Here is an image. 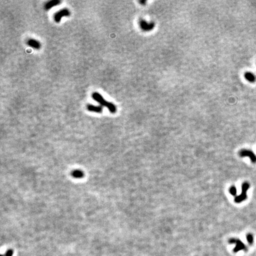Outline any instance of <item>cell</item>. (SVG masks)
Returning <instances> with one entry per match:
<instances>
[{
    "instance_id": "cell-1",
    "label": "cell",
    "mask_w": 256,
    "mask_h": 256,
    "mask_svg": "<svg viewBox=\"0 0 256 256\" xmlns=\"http://www.w3.org/2000/svg\"><path fill=\"white\" fill-rule=\"evenodd\" d=\"M92 97L95 101L98 102L101 106L106 107L110 113H115L116 112L117 108H116V106L113 103H112L111 102H108L107 100H106L103 97V96L100 94H99L98 93H97V92L93 93L92 94Z\"/></svg>"
},
{
    "instance_id": "cell-2",
    "label": "cell",
    "mask_w": 256,
    "mask_h": 256,
    "mask_svg": "<svg viewBox=\"0 0 256 256\" xmlns=\"http://www.w3.org/2000/svg\"><path fill=\"white\" fill-rule=\"evenodd\" d=\"M71 13L68 9H62L56 12L54 15V20L56 23H59L64 17H69Z\"/></svg>"
},
{
    "instance_id": "cell-3",
    "label": "cell",
    "mask_w": 256,
    "mask_h": 256,
    "mask_svg": "<svg viewBox=\"0 0 256 256\" xmlns=\"http://www.w3.org/2000/svg\"><path fill=\"white\" fill-rule=\"evenodd\" d=\"M239 155L241 157H248L250 158L252 163H256V156L252 151L248 150H242L239 151Z\"/></svg>"
},
{
    "instance_id": "cell-4",
    "label": "cell",
    "mask_w": 256,
    "mask_h": 256,
    "mask_svg": "<svg viewBox=\"0 0 256 256\" xmlns=\"http://www.w3.org/2000/svg\"><path fill=\"white\" fill-rule=\"evenodd\" d=\"M140 26L142 30L147 32L153 30L155 26V23L154 22L148 23L144 20H141L140 21Z\"/></svg>"
},
{
    "instance_id": "cell-5",
    "label": "cell",
    "mask_w": 256,
    "mask_h": 256,
    "mask_svg": "<svg viewBox=\"0 0 256 256\" xmlns=\"http://www.w3.org/2000/svg\"><path fill=\"white\" fill-rule=\"evenodd\" d=\"M87 108L90 111L97 113H100L103 111V107L101 106H95L93 104H88L87 105Z\"/></svg>"
},
{
    "instance_id": "cell-6",
    "label": "cell",
    "mask_w": 256,
    "mask_h": 256,
    "mask_svg": "<svg viewBox=\"0 0 256 256\" xmlns=\"http://www.w3.org/2000/svg\"><path fill=\"white\" fill-rule=\"evenodd\" d=\"M229 242L230 243H235L236 244V247L234 249V250L235 251H238L239 249H244L245 248L244 244L240 240H239V239H234V238H232V239H230Z\"/></svg>"
},
{
    "instance_id": "cell-7",
    "label": "cell",
    "mask_w": 256,
    "mask_h": 256,
    "mask_svg": "<svg viewBox=\"0 0 256 256\" xmlns=\"http://www.w3.org/2000/svg\"><path fill=\"white\" fill-rule=\"evenodd\" d=\"M60 3L61 1H59V0H52V1H50L46 3L45 6V9L46 10H49L52 7L58 6Z\"/></svg>"
},
{
    "instance_id": "cell-8",
    "label": "cell",
    "mask_w": 256,
    "mask_h": 256,
    "mask_svg": "<svg viewBox=\"0 0 256 256\" xmlns=\"http://www.w3.org/2000/svg\"><path fill=\"white\" fill-rule=\"evenodd\" d=\"M27 45L35 49H39L41 47V44L39 41L32 39H29L27 41Z\"/></svg>"
},
{
    "instance_id": "cell-9",
    "label": "cell",
    "mask_w": 256,
    "mask_h": 256,
    "mask_svg": "<svg viewBox=\"0 0 256 256\" xmlns=\"http://www.w3.org/2000/svg\"><path fill=\"white\" fill-rule=\"evenodd\" d=\"M244 77L249 82H252V83L254 82L256 80V78H255V76L254 75V74H252V72H245L244 74Z\"/></svg>"
},
{
    "instance_id": "cell-10",
    "label": "cell",
    "mask_w": 256,
    "mask_h": 256,
    "mask_svg": "<svg viewBox=\"0 0 256 256\" xmlns=\"http://www.w3.org/2000/svg\"><path fill=\"white\" fill-rule=\"evenodd\" d=\"M71 176L76 179H80L83 177L84 173L81 170H74L71 173Z\"/></svg>"
},
{
    "instance_id": "cell-11",
    "label": "cell",
    "mask_w": 256,
    "mask_h": 256,
    "mask_svg": "<svg viewBox=\"0 0 256 256\" xmlns=\"http://www.w3.org/2000/svg\"><path fill=\"white\" fill-rule=\"evenodd\" d=\"M247 198V193H241V195H239V196H237L235 197V202L236 203H240V202L245 200Z\"/></svg>"
},
{
    "instance_id": "cell-12",
    "label": "cell",
    "mask_w": 256,
    "mask_h": 256,
    "mask_svg": "<svg viewBox=\"0 0 256 256\" xmlns=\"http://www.w3.org/2000/svg\"><path fill=\"white\" fill-rule=\"evenodd\" d=\"M249 187V184L248 183H247V182L244 183L241 186V189H242V192L241 193H247Z\"/></svg>"
},
{
    "instance_id": "cell-13",
    "label": "cell",
    "mask_w": 256,
    "mask_h": 256,
    "mask_svg": "<svg viewBox=\"0 0 256 256\" xmlns=\"http://www.w3.org/2000/svg\"><path fill=\"white\" fill-rule=\"evenodd\" d=\"M229 193L232 195V196H235L236 194V189L235 186H232L231 187V188L229 189Z\"/></svg>"
},
{
    "instance_id": "cell-14",
    "label": "cell",
    "mask_w": 256,
    "mask_h": 256,
    "mask_svg": "<svg viewBox=\"0 0 256 256\" xmlns=\"http://www.w3.org/2000/svg\"><path fill=\"white\" fill-rule=\"evenodd\" d=\"M247 239L248 242L250 244H252V242H253V236H252V235L251 234H248V235H247Z\"/></svg>"
}]
</instances>
